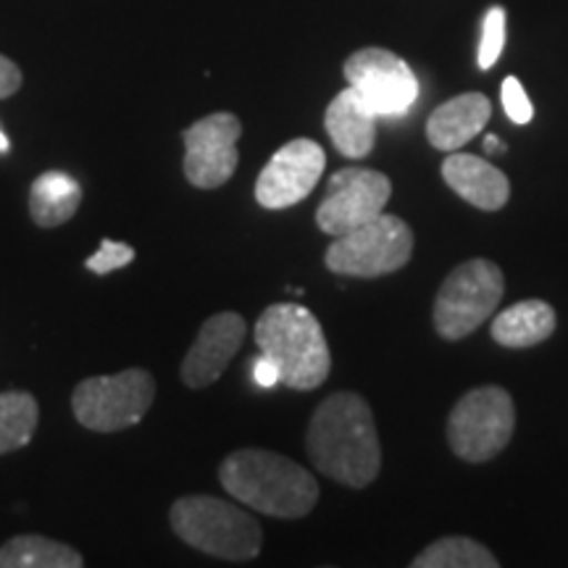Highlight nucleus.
<instances>
[{
  "label": "nucleus",
  "mask_w": 568,
  "mask_h": 568,
  "mask_svg": "<svg viewBox=\"0 0 568 568\" xmlns=\"http://www.w3.org/2000/svg\"><path fill=\"white\" fill-rule=\"evenodd\" d=\"M219 481L234 500L274 518H303L316 508V477L280 453L243 447L219 466Z\"/></svg>",
  "instance_id": "obj_2"
},
{
  "label": "nucleus",
  "mask_w": 568,
  "mask_h": 568,
  "mask_svg": "<svg viewBox=\"0 0 568 568\" xmlns=\"http://www.w3.org/2000/svg\"><path fill=\"white\" fill-rule=\"evenodd\" d=\"M305 447L316 471L343 487L364 489L379 477V432L372 406L358 393L326 397L311 416Z\"/></svg>",
  "instance_id": "obj_1"
},
{
  "label": "nucleus",
  "mask_w": 568,
  "mask_h": 568,
  "mask_svg": "<svg viewBox=\"0 0 568 568\" xmlns=\"http://www.w3.org/2000/svg\"><path fill=\"white\" fill-rule=\"evenodd\" d=\"M443 180L447 187L474 209L481 211H500L510 197V180L495 163L471 153L453 151L443 161Z\"/></svg>",
  "instance_id": "obj_14"
},
{
  "label": "nucleus",
  "mask_w": 568,
  "mask_h": 568,
  "mask_svg": "<svg viewBox=\"0 0 568 568\" xmlns=\"http://www.w3.org/2000/svg\"><path fill=\"white\" fill-rule=\"evenodd\" d=\"M503 109H506L514 124H529L531 116H535V105H531L527 90L521 88L516 77L503 80Z\"/></svg>",
  "instance_id": "obj_24"
},
{
  "label": "nucleus",
  "mask_w": 568,
  "mask_h": 568,
  "mask_svg": "<svg viewBox=\"0 0 568 568\" xmlns=\"http://www.w3.org/2000/svg\"><path fill=\"white\" fill-rule=\"evenodd\" d=\"M174 535L190 548L224 560H253L264 548V529L247 510L211 495H184L169 510Z\"/></svg>",
  "instance_id": "obj_4"
},
{
  "label": "nucleus",
  "mask_w": 568,
  "mask_h": 568,
  "mask_svg": "<svg viewBox=\"0 0 568 568\" xmlns=\"http://www.w3.org/2000/svg\"><path fill=\"white\" fill-rule=\"evenodd\" d=\"M326 166V153L318 142L297 138L282 145L255 180V201L264 209L282 211L305 201L316 190Z\"/></svg>",
  "instance_id": "obj_12"
},
{
  "label": "nucleus",
  "mask_w": 568,
  "mask_h": 568,
  "mask_svg": "<svg viewBox=\"0 0 568 568\" xmlns=\"http://www.w3.org/2000/svg\"><path fill=\"white\" fill-rule=\"evenodd\" d=\"M40 422V406L34 395L11 389L0 393V456L30 445Z\"/></svg>",
  "instance_id": "obj_20"
},
{
  "label": "nucleus",
  "mask_w": 568,
  "mask_h": 568,
  "mask_svg": "<svg viewBox=\"0 0 568 568\" xmlns=\"http://www.w3.org/2000/svg\"><path fill=\"white\" fill-rule=\"evenodd\" d=\"M393 197V182L387 174L364 166H345L332 174L322 205L316 209L318 230L329 237L355 230L385 213Z\"/></svg>",
  "instance_id": "obj_10"
},
{
  "label": "nucleus",
  "mask_w": 568,
  "mask_h": 568,
  "mask_svg": "<svg viewBox=\"0 0 568 568\" xmlns=\"http://www.w3.org/2000/svg\"><path fill=\"white\" fill-rule=\"evenodd\" d=\"M247 322L234 311H222L205 318L193 347L184 355L180 376L190 389L213 385L226 372L230 361L245 343Z\"/></svg>",
  "instance_id": "obj_13"
},
{
  "label": "nucleus",
  "mask_w": 568,
  "mask_h": 568,
  "mask_svg": "<svg viewBox=\"0 0 568 568\" xmlns=\"http://www.w3.org/2000/svg\"><path fill=\"white\" fill-rule=\"evenodd\" d=\"M11 151V140L6 138V132L0 130V153H9Z\"/></svg>",
  "instance_id": "obj_28"
},
{
  "label": "nucleus",
  "mask_w": 568,
  "mask_h": 568,
  "mask_svg": "<svg viewBox=\"0 0 568 568\" xmlns=\"http://www.w3.org/2000/svg\"><path fill=\"white\" fill-rule=\"evenodd\" d=\"M414 568H497L500 560L471 537H443L410 560Z\"/></svg>",
  "instance_id": "obj_21"
},
{
  "label": "nucleus",
  "mask_w": 568,
  "mask_h": 568,
  "mask_svg": "<svg viewBox=\"0 0 568 568\" xmlns=\"http://www.w3.org/2000/svg\"><path fill=\"white\" fill-rule=\"evenodd\" d=\"M485 153L493 155V153H506V145H503L500 140H497V134H487L485 138Z\"/></svg>",
  "instance_id": "obj_27"
},
{
  "label": "nucleus",
  "mask_w": 568,
  "mask_h": 568,
  "mask_svg": "<svg viewBox=\"0 0 568 568\" xmlns=\"http://www.w3.org/2000/svg\"><path fill=\"white\" fill-rule=\"evenodd\" d=\"M82 205V184L67 172H42L30 187V216L42 230L67 224Z\"/></svg>",
  "instance_id": "obj_18"
},
{
  "label": "nucleus",
  "mask_w": 568,
  "mask_h": 568,
  "mask_svg": "<svg viewBox=\"0 0 568 568\" xmlns=\"http://www.w3.org/2000/svg\"><path fill=\"white\" fill-rule=\"evenodd\" d=\"M255 345L280 368V385L308 393L332 372V353L322 324L305 305L274 303L255 322Z\"/></svg>",
  "instance_id": "obj_3"
},
{
  "label": "nucleus",
  "mask_w": 568,
  "mask_h": 568,
  "mask_svg": "<svg viewBox=\"0 0 568 568\" xmlns=\"http://www.w3.org/2000/svg\"><path fill=\"white\" fill-rule=\"evenodd\" d=\"M376 122L379 116L368 109L355 88L339 92L324 113L326 134L345 159H366L374 151Z\"/></svg>",
  "instance_id": "obj_16"
},
{
  "label": "nucleus",
  "mask_w": 568,
  "mask_h": 568,
  "mask_svg": "<svg viewBox=\"0 0 568 568\" xmlns=\"http://www.w3.org/2000/svg\"><path fill=\"white\" fill-rule=\"evenodd\" d=\"M343 74L376 116H403L418 98L414 69L387 48H361L345 61Z\"/></svg>",
  "instance_id": "obj_9"
},
{
  "label": "nucleus",
  "mask_w": 568,
  "mask_h": 568,
  "mask_svg": "<svg viewBox=\"0 0 568 568\" xmlns=\"http://www.w3.org/2000/svg\"><path fill=\"white\" fill-rule=\"evenodd\" d=\"M132 261H134L132 245L116 243V240H103L101 247H98V251L92 253L88 261H84V266H88V272H92V274L105 276V274L116 272V268L130 266Z\"/></svg>",
  "instance_id": "obj_23"
},
{
  "label": "nucleus",
  "mask_w": 568,
  "mask_h": 568,
  "mask_svg": "<svg viewBox=\"0 0 568 568\" xmlns=\"http://www.w3.org/2000/svg\"><path fill=\"white\" fill-rule=\"evenodd\" d=\"M155 400V379L145 368H124L111 376H90L71 393V410L84 429L124 432L140 424Z\"/></svg>",
  "instance_id": "obj_7"
},
{
  "label": "nucleus",
  "mask_w": 568,
  "mask_h": 568,
  "mask_svg": "<svg viewBox=\"0 0 568 568\" xmlns=\"http://www.w3.org/2000/svg\"><path fill=\"white\" fill-rule=\"evenodd\" d=\"M503 45H506V11L500 6H493L487 11L485 24H481V42H479V69H493L500 59Z\"/></svg>",
  "instance_id": "obj_22"
},
{
  "label": "nucleus",
  "mask_w": 568,
  "mask_h": 568,
  "mask_svg": "<svg viewBox=\"0 0 568 568\" xmlns=\"http://www.w3.org/2000/svg\"><path fill=\"white\" fill-rule=\"evenodd\" d=\"M506 293V276L487 258L464 261L445 276L435 297V329L443 339L458 343L477 332Z\"/></svg>",
  "instance_id": "obj_6"
},
{
  "label": "nucleus",
  "mask_w": 568,
  "mask_h": 568,
  "mask_svg": "<svg viewBox=\"0 0 568 568\" xmlns=\"http://www.w3.org/2000/svg\"><path fill=\"white\" fill-rule=\"evenodd\" d=\"M414 230L393 213H379L372 222L339 234L326 247L324 264L332 274L376 280L400 272L414 255Z\"/></svg>",
  "instance_id": "obj_5"
},
{
  "label": "nucleus",
  "mask_w": 568,
  "mask_h": 568,
  "mask_svg": "<svg viewBox=\"0 0 568 568\" xmlns=\"http://www.w3.org/2000/svg\"><path fill=\"white\" fill-rule=\"evenodd\" d=\"M243 124L230 111L197 119L182 132L184 140V176L197 190H216L237 172V140Z\"/></svg>",
  "instance_id": "obj_11"
},
{
  "label": "nucleus",
  "mask_w": 568,
  "mask_h": 568,
  "mask_svg": "<svg viewBox=\"0 0 568 568\" xmlns=\"http://www.w3.org/2000/svg\"><path fill=\"white\" fill-rule=\"evenodd\" d=\"M516 429L514 397L497 385L474 387L453 406L447 418V445L460 460L487 464L506 450Z\"/></svg>",
  "instance_id": "obj_8"
},
{
  "label": "nucleus",
  "mask_w": 568,
  "mask_h": 568,
  "mask_svg": "<svg viewBox=\"0 0 568 568\" xmlns=\"http://www.w3.org/2000/svg\"><path fill=\"white\" fill-rule=\"evenodd\" d=\"M556 324L558 318L550 303L521 301L503 311L493 322V329L489 332H493V339L497 345L524 351V347H535L552 337Z\"/></svg>",
  "instance_id": "obj_17"
},
{
  "label": "nucleus",
  "mask_w": 568,
  "mask_h": 568,
  "mask_svg": "<svg viewBox=\"0 0 568 568\" xmlns=\"http://www.w3.org/2000/svg\"><path fill=\"white\" fill-rule=\"evenodd\" d=\"M253 379L258 387H274L280 385V368L266 358L264 353L253 361Z\"/></svg>",
  "instance_id": "obj_26"
},
{
  "label": "nucleus",
  "mask_w": 568,
  "mask_h": 568,
  "mask_svg": "<svg viewBox=\"0 0 568 568\" xmlns=\"http://www.w3.org/2000/svg\"><path fill=\"white\" fill-rule=\"evenodd\" d=\"M489 116H493V105H489L487 95L464 92V95L450 98L432 111L429 122H426V140L437 151L453 153L477 138L487 126Z\"/></svg>",
  "instance_id": "obj_15"
},
{
  "label": "nucleus",
  "mask_w": 568,
  "mask_h": 568,
  "mask_svg": "<svg viewBox=\"0 0 568 568\" xmlns=\"http://www.w3.org/2000/svg\"><path fill=\"white\" fill-rule=\"evenodd\" d=\"M21 82H24L21 69L11 59L0 55V101H6V98H11L13 92H19Z\"/></svg>",
  "instance_id": "obj_25"
},
{
  "label": "nucleus",
  "mask_w": 568,
  "mask_h": 568,
  "mask_svg": "<svg viewBox=\"0 0 568 568\" xmlns=\"http://www.w3.org/2000/svg\"><path fill=\"white\" fill-rule=\"evenodd\" d=\"M80 550L42 535L11 537L0 548V568H82Z\"/></svg>",
  "instance_id": "obj_19"
}]
</instances>
